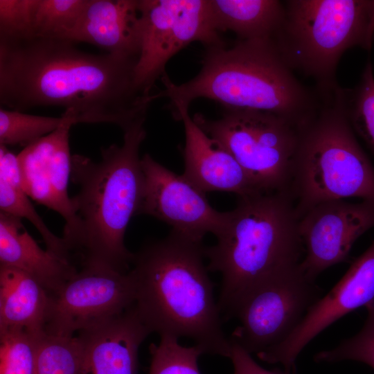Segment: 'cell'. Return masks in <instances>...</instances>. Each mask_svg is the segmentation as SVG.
Masks as SVG:
<instances>
[{"mask_svg": "<svg viewBox=\"0 0 374 374\" xmlns=\"http://www.w3.org/2000/svg\"><path fill=\"white\" fill-rule=\"evenodd\" d=\"M66 39L0 41V103L11 110L60 107L75 124L125 130L145 120L151 95L139 85L137 58L81 51Z\"/></svg>", "mask_w": 374, "mask_h": 374, "instance_id": "6da1fadb", "label": "cell"}, {"mask_svg": "<svg viewBox=\"0 0 374 374\" xmlns=\"http://www.w3.org/2000/svg\"><path fill=\"white\" fill-rule=\"evenodd\" d=\"M204 249L171 231L134 253L129 271L134 306L151 333L190 338L204 353L229 357L231 344L222 330Z\"/></svg>", "mask_w": 374, "mask_h": 374, "instance_id": "7a4b0ae2", "label": "cell"}, {"mask_svg": "<svg viewBox=\"0 0 374 374\" xmlns=\"http://www.w3.org/2000/svg\"><path fill=\"white\" fill-rule=\"evenodd\" d=\"M145 120L123 130L121 145L101 149V159L74 154L71 179L78 186L71 197L75 217L72 232L62 237L71 256L82 267L98 265L127 273L134 253L124 242L132 217L139 214L143 173L139 149L146 136Z\"/></svg>", "mask_w": 374, "mask_h": 374, "instance_id": "3957f363", "label": "cell"}, {"mask_svg": "<svg viewBox=\"0 0 374 374\" xmlns=\"http://www.w3.org/2000/svg\"><path fill=\"white\" fill-rule=\"evenodd\" d=\"M199 72L191 80L175 84L166 74L164 89L152 101L169 99L175 120L195 99L215 100L226 109L270 112L301 126L318 109L321 96L304 86L282 59L271 39L239 40L206 47Z\"/></svg>", "mask_w": 374, "mask_h": 374, "instance_id": "277c9868", "label": "cell"}, {"mask_svg": "<svg viewBox=\"0 0 374 374\" xmlns=\"http://www.w3.org/2000/svg\"><path fill=\"white\" fill-rule=\"evenodd\" d=\"M299 219L289 193L239 197L217 243L204 249L208 271L222 275L217 304L224 318L235 317L256 290L299 267Z\"/></svg>", "mask_w": 374, "mask_h": 374, "instance_id": "5b68a950", "label": "cell"}, {"mask_svg": "<svg viewBox=\"0 0 374 374\" xmlns=\"http://www.w3.org/2000/svg\"><path fill=\"white\" fill-rule=\"evenodd\" d=\"M319 107L299 127L290 190L299 217L329 200L374 201V166L347 118L344 89L319 90Z\"/></svg>", "mask_w": 374, "mask_h": 374, "instance_id": "8992f818", "label": "cell"}, {"mask_svg": "<svg viewBox=\"0 0 374 374\" xmlns=\"http://www.w3.org/2000/svg\"><path fill=\"white\" fill-rule=\"evenodd\" d=\"M271 40L293 71L314 79L318 89L337 84L335 75L344 53L370 50L374 42V1L290 0Z\"/></svg>", "mask_w": 374, "mask_h": 374, "instance_id": "52a82bcc", "label": "cell"}, {"mask_svg": "<svg viewBox=\"0 0 374 374\" xmlns=\"http://www.w3.org/2000/svg\"><path fill=\"white\" fill-rule=\"evenodd\" d=\"M194 121L236 159L259 193H289L299 127L276 114L224 109L211 120L197 113Z\"/></svg>", "mask_w": 374, "mask_h": 374, "instance_id": "ba28073f", "label": "cell"}, {"mask_svg": "<svg viewBox=\"0 0 374 374\" xmlns=\"http://www.w3.org/2000/svg\"><path fill=\"white\" fill-rule=\"evenodd\" d=\"M141 48L136 66L140 87L151 93L168 62L194 42L224 43L213 20L210 0H139Z\"/></svg>", "mask_w": 374, "mask_h": 374, "instance_id": "9c48e42d", "label": "cell"}, {"mask_svg": "<svg viewBox=\"0 0 374 374\" xmlns=\"http://www.w3.org/2000/svg\"><path fill=\"white\" fill-rule=\"evenodd\" d=\"M135 301L131 274L86 265L49 294L46 333L71 337L123 314Z\"/></svg>", "mask_w": 374, "mask_h": 374, "instance_id": "30bf717a", "label": "cell"}, {"mask_svg": "<svg viewBox=\"0 0 374 374\" xmlns=\"http://www.w3.org/2000/svg\"><path fill=\"white\" fill-rule=\"evenodd\" d=\"M321 288L298 269L262 286L242 304L230 341L256 355L284 341L320 298Z\"/></svg>", "mask_w": 374, "mask_h": 374, "instance_id": "8fae6325", "label": "cell"}, {"mask_svg": "<svg viewBox=\"0 0 374 374\" xmlns=\"http://www.w3.org/2000/svg\"><path fill=\"white\" fill-rule=\"evenodd\" d=\"M141 163L144 180L139 214L163 221L172 231L197 242H202L208 233L216 237L220 233L228 212L216 211L204 193L149 154L143 156Z\"/></svg>", "mask_w": 374, "mask_h": 374, "instance_id": "7c38bea8", "label": "cell"}, {"mask_svg": "<svg viewBox=\"0 0 374 374\" xmlns=\"http://www.w3.org/2000/svg\"><path fill=\"white\" fill-rule=\"evenodd\" d=\"M373 227L374 201L335 199L313 206L299 219L304 249L301 270L315 280L328 268L346 261L355 242Z\"/></svg>", "mask_w": 374, "mask_h": 374, "instance_id": "4fadbf2b", "label": "cell"}, {"mask_svg": "<svg viewBox=\"0 0 374 374\" xmlns=\"http://www.w3.org/2000/svg\"><path fill=\"white\" fill-rule=\"evenodd\" d=\"M374 300V242L350 265L344 276L308 310L282 342L257 354L269 364H280L290 374L302 350L330 325Z\"/></svg>", "mask_w": 374, "mask_h": 374, "instance_id": "5bb4252c", "label": "cell"}, {"mask_svg": "<svg viewBox=\"0 0 374 374\" xmlns=\"http://www.w3.org/2000/svg\"><path fill=\"white\" fill-rule=\"evenodd\" d=\"M69 120L51 134L43 136L17 154L22 186L27 195L39 204L58 213L65 220L63 237L75 226L71 199L68 195L71 157Z\"/></svg>", "mask_w": 374, "mask_h": 374, "instance_id": "9a60e30c", "label": "cell"}, {"mask_svg": "<svg viewBox=\"0 0 374 374\" xmlns=\"http://www.w3.org/2000/svg\"><path fill=\"white\" fill-rule=\"evenodd\" d=\"M176 121H181L185 144L182 175L202 192L224 191L238 197L259 193L233 156L209 136L191 118L188 110L181 111Z\"/></svg>", "mask_w": 374, "mask_h": 374, "instance_id": "2e32d148", "label": "cell"}, {"mask_svg": "<svg viewBox=\"0 0 374 374\" xmlns=\"http://www.w3.org/2000/svg\"><path fill=\"white\" fill-rule=\"evenodd\" d=\"M150 333L134 305L105 323L78 332L82 355L78 374H136L139 346Z\"/></svg>", "mask_w": 374, "mask_h": 374, "instance_id": "e0dca14e", "label": "cell"}, {"mask_svg": "<svg viewBox=\"0 0 374 374\" xmlns=\"http://www.w3.org/2000/svg\"><path fill=\"white\" fill-rule=\"evenodd\" d=\"M66 40L86 42L107 53L139 58V0H87L80 19Z\"/></svg>", "mask_w": 374, "mask_h": 374, "instance_id": "ac0fdd59", "label": "cell"}, {"mask_svg": "<svg viewBox=\"0 0 374 374\" xmlns=\"http://www.w3.org/2000/svg\"><path fill=\"white\" fill-rule=\"evenodd\" d=\"M21 220L0 212V266L26 273L52 294L73 277L78 269L71 262L42 249Z\"/></svg>", "mask_w": 374, "mask_h": 374, "instance_id": "d6986e66", "label": "cell"}, {"mask_svg": "<svg viewBox=\"0 0 374 374\" xmlns=\"http://www.w3.org/2000/svg\"><path fill=\"white\" fill-rule=\"evenodd\" d=\"M49 294L35 279L15 268L0 266V330L44 331Z\"/></svg>", "mask_w": 374, "mask_h": 374, "instance_id": "ffe728a7", "label": "cell"}, {"mask_svg": "<svg viewBox=\"0 0 374 374\" xmlns=\"http://www.w3.org/2000/svg\"><path fill=\"white\" fill-rule=\"evenodd\" d=\"M210 6L217 30L232 31L239 40L271 39L285 14L278 0H210Z\"/></svg>", "mask_w": 374, "mask_h": 374, "instance_id": "44dd1931", "label": "cell"}, {"mask_svg": "<svg viewBox=\"0 0 374 374\" xmlns=\"http://www.w3.org/2000/svg\"><path fill=\"white\" fill-rule=\"evenodd\" d=\"M69 120L73 121L64 112L60 117H50L1 107L0 145H19L25 148L54 132Z\"/></svg>", "mask_w": 374, "mask_h": 374, "instance_id": "7402d4cb", "label": "cell"}, {"mask_svg": "<svg viewBox=\"0 0 374 374\" xmlns=\"http://www.w3.org/2000/svg\"><path fill=\"white\" fill-rule=\"evenodd\" d=\"M344 105L348 121L374 154V73L368 60L360 81L353 89H344Z\"/></svg>", "mask_w": 374, "mask_h": 374, "instance_id": "603a6c76", "label": "cell"}, {"mask_svg": "<svg viewBox=\"0 0 374 374\" xmlns=\"http://www.w3.org/2000/svg\"><path fill=\"white\" fill-rule=\"evenodd\" d=\"M82 355L78 336L42 332L38 339L35 374H78Z\"/></svg>", "mask_w": 374, "mask_h": 374, "instance_id": "cb8c5ba5", "label": "cell"}, {"mask_svg": "<svg viewBox=\"0 0 374 374\" xmlns=\"http://www.w3.org/2000/svg\"><path fill=\"white\" fill-rule=\"evenodd\" d=\"M87 3V0H38L34 37L66 39Z\"/></svg>", "mask_w": 374, "mask_h": 374, "instance_id": "d4e9b609", "label": "cell"}, {"mask_svg": "<svg viewBox=\"0 0 374 374\" xmlns=\"http://www.w3.org/2000/svg\"><path fill=\"white\" fill-rule=\"evenodd\" d=\"M22 184H10L0 180V209L19 218L30 221L42 235L46 249L73 263L71 256L62 238L57 237L47 227L37 213Z\"/></svg>", "mask_w": 374, "mask_h": 374, "instance_id": "484cf974", "label": "cell"}, {"mask_svg": "<svg viewBox=\"0 0 374 374\" xmlns=\"http://www.w3.org/2000/svg\"><path fill=\"white\" fill-rule=\"evenodd\" d=\"M42 333L0 330V374H35L37 343Z\"/></svg>", "mask_w": 374, "mask_h": 374, "instance_id": "4316f807", "label": "cell"}, {"mask_svg": "<svg viewBox=\"0 0 374 374\" xmlns=\"http://www.w3.org/2000/svg\"><path fill=\"white\" fill-rule=\"evenodd\" d=\"M159 344L150 346L151 363L149 374H200L198 358L204 354L197 345L186 347L178 339L160 337Z\"/></svg>", "mask_w": 374, "mask_h": 374, "instance_id": "83f0119b", "label": "cell"}, {"mask_svg": "<svg viewBox=\"0 0 374 374\" xmlns=\"http://www.w3.org/2000/svg\"><path fill=\"white\" fill-rule=\"evenodd\" d=\"M365 308L367 317L361 330L337 347L316 354V362L334 363L353 360L366 364L374 369V300Z\"/></svg>", "mask_w": 374, "mask_h": 374, "instance_id": "f1b7e54d", "label": "cell"}, {"mask_svg": "<svg viewBox=\"0 0 374 374\" xmlns=\"http://www.w3.org/2000/svg\"><path fill=\"white\" fill-rule=\"evenodd\" d=\"M38 0H0V41L34 37Z\"/></svg>", "mask_w": 374, "mask_h": 374, "instance_id": "f546056e", "label": "cell"}, {"mask_svg": "<svg viewBox=\"0 0 374 374\" xmlns=\"http://www.w3.org/2000/svg\"><path fill=\"white\" fill-rule=\"evenodd\" d=\"M231 344L229 358L231 359L234 374H287L285 372L269 371L258 365L251 355L238 344Z\"/></svg>", "mask_w": 374, "mask_h": 374, "instance_id": "4dcf8cb0", "label": "cell"}]
</instances>
